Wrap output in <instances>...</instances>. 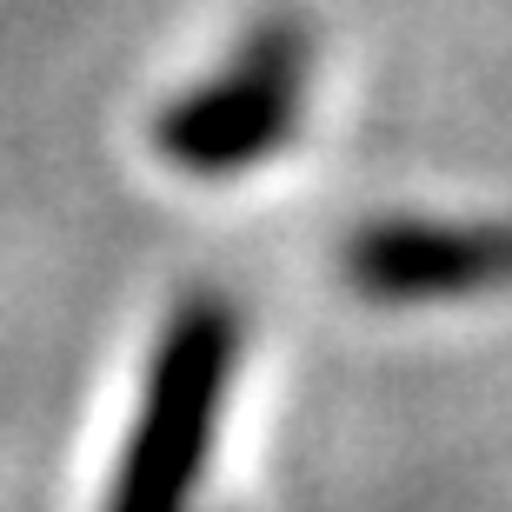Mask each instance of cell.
<instances>
[{"instance_id": "6da1fadb", "label": "cell", "mask_w": 512, "mask_h": 512, "mask_svg": "<svg viewBox=\"0 0 512 512\" xmlns=\"http://www.w3.org/2000/svg\"><path fill=\"white\" fill-rule=\"evenodd\" d=\"M233 360H240V320L220 300H187L160 333L147 393L133 413V439L120 459L107 512H187L213 453V426L227 406Z\"/></svg>"}, {"instance_id": "7a4b0ae2", "label": "cell", "mask_w": 512, "mask_h": 512, "mask_svg": "<svg viewBox=\"0 0 512 512\" xmlns=\"http://www.w3.org/2000/svg\"><path fill=\"white\" fill-rule=\"evenodd\" d=\"M306 74H313V40L293 20H266L260 34L240 40V54L220 74H207L160 114V153L200 180H233L260 167L266 153H280L300 133Z\"/></svg>"}, {"instance_id": "3957f363", "label": "cell", "mask_w": 512, "mask_h": 512, "mask_svg": "<svg viewBox=\"0 0 512 512\" xmlns=\"http://www.w3.org/2000/svg\"><path fill=\"white\" fill-rule=\"evenodd\" d=\"M346 286L373 306H439L512 286L506 220H373L346 240Z\"/></svg>"}]
</instances>
